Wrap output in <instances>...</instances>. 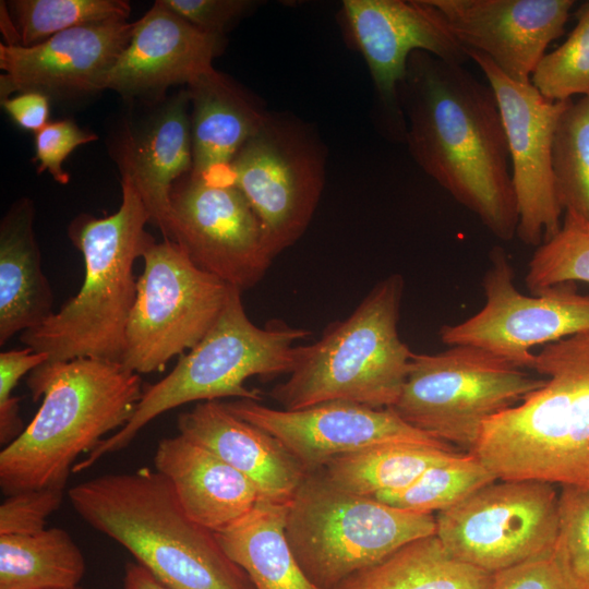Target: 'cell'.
I'll return each mask as SVG.
<instances>
[{"mask_svg": "<svg viewBox=\"0 0 589 589\" xmlns=\"http://www.w3.org/2000/svg\"><path fill=\"white\" fill-rule=\"evenodd\" d=\"M399 100L410 154L496 238L516 236L518 209L500 107L462 64L411 53Z\"/></svg>", "mask_w": 589, "mask_h": 589, "instance_id": "obj_1", "label": "cell"}, {"mask_svg": "<svg viewBox=\"0 0 589 589\" xmlns=\"http://www.w3.org/2000/svg\"><path fill=\"white\" fill-rule=\"evenodd\" d=\"M41 405L22 433L0 452V488L8 496L43 488L64 489L76 459L133 416L141 375L122 363L76 358L47 361L27 377Z\"/></svg>", "mask_w": 589, "mask_h": 589, "instance_id": "obj_2", "label": "cell"}, {"mask_svg": "<svg viewBox=\"0 0 589 589\" xmlns=\"http://www.w3.org/2000/svg\"><path fill=\"white\" fill-rule=\"evenodd\" d=\"M529 370L544 384L489 419L470 453L501 480L589 488V330L543 346Z\"/></svg>", "mask_w": 589, "mask_h": 589, "instance_id": "obj_3", "label": "cell"}, {"mask_svg": "<svg viewBox=\"0 0 589 589\" xmlns=\"http://www.w3.org/2000/svg\"><path fill=\"white\" fill-rule=\"evenodd\" d=\"M68 497L87 525L171 589H253L215 533L184 513L155 469L98 476L71 488Z\"/></svg>", "mask_w": 589, "mask_h": 589, "instance_id": "obj_4", "label": "cell"}, {"mask_svg": "<svg viewBox=\"0 0 589 589\" xmlns=\"http://www.w3.org/2000/svg\"><path fill=\"white\" fill-rule=\"evenodd\" d=\"M119 209L103 218L80 215L69 228L82 253L85 276L79 292L20 340L48 361L96 358L122 361L128 320L137 279L133 267L155 242L145 230L149 214L129 171L122 167Z\"/></svg>", "mask_w": 589, "mask_h": 589, "instance_id": "obj_5", "label": "cell"}, {"mask_svg": "<svg viewBox=\"0 0 589 589\" xmlns=\"http://www.w3.org/2000/svg\"><path fill=\"white\" fill-rule=\"evenodd\" d=\"M404 289L401 275L385 277L348 317L330 324L317 341L298 346L288 378L271 392L281 409L333 400L392 408L413 354L398 332Z\"/></svg>", "mask_w": 589, "mask_h": 589, "instance_id": "obj_6", "label": "cell"}, {"mask_svg": "<svg viewBox=\"0 0 589 589\" xmlns=\"http://www.w3.org/2000/svg\"><path fill=\"white\" fill-rule=\"evenodd\" d=\"M241 294L230 287L218 318L205 336L180 356L168 375L143 389L130 421L77 461L72 472H82L104 456L125 448L144 426L168 410L226 397L261 401V392L244 385L248 378L269 380L292 371L296 342L311 333L278 322L256 326L245 313Z\"/></svg>", "mask_w": 589, "mask_h": 589, "instance_id": "obj_7", "label": "cell"}, {"mask_svg": "<svg viewBox=\"0 0 589 589\" xmlns=\"http://www.w3.org/2000/svg\"><path fill=\"white\" fill-rule=\"evenodd\" d=\"M433 514L401 509L308 472L288 503L286 536L305 575L336 589L402 545L435 534Z\"/></svg>", "mask_w": 589, "mask_h": 589, "instance_id": "obj_8", "label": "cell"}, {"mask_svg": "<svg viewBox=\"0 0 589 589\" xmlns=\"http://www.w3.org/2000/svg\"><path fill=\"white\" fill-rule=\"evenodd\" d=\"M544 384L485 349L456 345L412 354L400 395L390 408L411 426L470 453L483 424Z\"/></svg>", "mask_w": 589, "mask_h": 589, "instance_id": "obj_9", "label": "cell"}, {"mask_svg": "<svg viewBox=\"0 0 589 589\" xmlns=\"http://www.w3.org/2000/svg\"><path fill=\"white\" fill-rule=\"evenodd\" d=\"M121 363L137 374L161 371L192 349L218 318L231 286L197 268L172 241L143 254Z\"/></svg>", "mask_w": 589, "mask_h": 589, "instance_id": "obj_10", "label": "cell"}, {"mask_svg": "<svg viewBox=\"0 0 589 589\" xmlns=\"http://www.w3.org/2000/svg\"><path fill=\"white\" fill-rule=\"evenodd\" d=\"M558 495L549 482L497 479L436 513L435 534L453 556L495 574L554 551Z\"/></svg>", "mask_w": 589, "mask_h": 589, "instance_id": "obj_11", "label": "cell"}, {"mask_svg": "<svg viewBox=\"0 0 589 589\" xmlns=\"http://www.w3.org/2000/svg\"><path fill=\"white\" fill-rule=\"evenodd\" d=\"M231 170L274 259L304 233L320 202L325 178L320 140L302 122L269 113Z\"/></svg>", "mask_w": 589, "mask_h": 589, "instance_id": "obj_12", "label": "cell"}, {"mask_svg": "<svg viewBox=\"0 0 589 589\" xmlns=\"http://www.w3.org/2000/svg\"><path fill=\"white\" fill-rule=\"evenodd\" d=\"M484 305L457 324H446L440 338L447 346L485 349L529 370L532 348L589 330V294L576 283H563L527 296L514 283V269L503 248L490 252L482 278Z\"/></svg>", "mask_w": 589, "mask_h": 589, "instance_id": "obj_13", "label": "cell"}, {"mask_svg": "<svg viewBox=\"0 0 589 589\" xmlns=\"http://www.w3.org/2000/svg\"><path fill=\"white\" fill-rule=\"evenodd\" d=\"M492 87L502 116L518 209L517 237L539 247L561 228V205L553 170V143L568 101L546 99L531 83L507 77L483 53L467 50Z\"/></svg>", "mask_w": 589, "mask_h": 589, "instance_id": "obj_14", "label": "cell"}, {"mask_svg": "<svg viewBox=\"0 0 589 589\" xmlns=\"http://www.w3.org/2000/svg\"><path fill=\"white\" fill-rule=\"evenodd\" d=\"M169 235L201 271L244 291L274 260L257 216L240 190L189 175L170 194Z\"/></svg>", "mask_w": 589, "mask_h": 589, "instance_id": "obj_15", "label": "cell"}, {"mask_svg": "<svg viewBox=\"0 0 589 589\" xmlns=\"http://www.w3.org/2000/svg\"><path fill=\"white\" fill-rule=\"evenodd\" d=\"M342 13L392 129L405 137L399 87L411 53L425 51L464 64L469 59L467 50L429 0H345Z\"/></svg>", "mask_w": 589, "mask_h": 589, "instance_id": "obj_16", "label": "cell"}, {"mask_svg": "<svg viewBox=\"0 0 589 589\" xmlns=\"http://www.w3.org/2000/svg\"><path fill=\"white\" fill-rule=\"evenodd\" d=\"M224 404L237 417L280 441L306 472L321 470L338 456L386 443L454 448L406 423L390 408H372L345 400L325 401L299 410L275 409L251 399Z\"/></svg>", "mask_w": 589, "mask_h": 589, "instance_id": "obj_17", "label": "cell"}, {"mask_svg": "<svg viewBox=\"0 0 589 589\" xmlns=\"http://www.w3.org/2000/svg\"><path fill=\"white\" fill-rule=\"evenodd\" d=\"M466 50L507 77L531 83L545 49L565 33L574 0H429Z\"/></svg>", "mask_w": 589, "mask_h": 589, "instance_id": "obj_18", "label": "cell"}, {"mask_svg": "<svg viewBox=\"0 0 589 589\" xmlns=\"http://www.w3.org/2000/svg\"><path fill=\"white\" fill-rule=\"evenodd\" d=\"M133 27L134 23L115 19L73 27L28 47L0 44L1 100L13 92L47 96L99 92Z\"/></svg>", "mask_w": 589, "mask_h": 589, "instance_id": "obj_19", "label": "cell"}, {"mask_svg": "<svg viewBox=\"0 0 589 589\" xmlns=\"http://www.w3.org/2000/svg\"><path fill=\"white\" fill-rule=\"evenodd\" d=\"M223 35L205 32L155 1L134 23L130 41L103 76L99 91L127 96L163 93L214 70Z\"/></svg>", "mask_w": 589, "mask_h": 589, "instance_id": "obj_20", "label": "cell"}, {"mask_svg": "<svg viewBox=\"0 0 589 589\" xmlns=\"http://www.w3.org/2000/svg\"><path fill=\"white\" fill-rule=\"evenodd\" d=\"M179 433L201 444L249 478L261 498L289 503L308 473L275 436L229 411L201 401L179 414Z\"/></svg>", "mask_w": 589, "mask_h": 589, "instance_id": "obj_21", "label": "cell"}, {"mask_svg": "<svg viewBox=\"0 0 589 589\" xmlns=\"http://www.w3.org/2000/svg\"><path fill=\"white\" fill-rule=\"evenodd\" d=\"M154 467L169 481L184 513L213 532L245 515L261 498L249 478L180 433L159 441Z\"/></svg>", "mask_w": 589, "mask_h": 589, "instance_id": "obj_22", "label": "cell"}, {"mask_svg": "<svg viewBox=\"0 0 589 589\" xmlns=\"http://www.w3.org/2000/svg\"><path fill=\"white\" fill-rule=\"evenodd\" d=\"M189 86L192 103V177L233 183L231 164L269 116L215 69Z\"/></svg>", "mask_w": 589, "mask_h": 589, "instance_id": "obj_23", "label": "cell"}, {"mask_svg": "<svg viewBox=\"0 0 589 589\" xmlns=\"http://www.w3.org/2000/svg\"><path fill=\"white\" fill-rule=\"evenodd\" d=\"M190 101L189 92L173 96L139 141L127 147L123 157V167L132 177L151 223L165 239L169 235L173 182L192 170Z\"/></svg>", "mask_w": 589, "mask_h": 589, "instance_id": "obj_24", "label": "cell"}, {"mask_svg": "<svg viewBox=\"0 0 589 589\" xmlns=\"http://www.w3.org/2000/svg\"><path fill=\"white\" fill-rule=\"evenodd\" d=\"M34 207L17 201L0 225V345L49 318L52 291L33 229Z\"/></svg>", "mask_w": 589, "mask_h": 589, "instance_id": "obj_25", "label": "cell"}, {"mask_svg": "<svg viewBox=\"0 0 589 589\" xmlns=\"http://www.w3.org/2000/svg\"><path fill=\"white\" fill-rule=\"evenodd\" d=\"M288 503L260 498L245 515L215 531L226 555L253 589H323L305 575L286 536Z\"/></svg>", "mask_w": 589, "mask_h": 589, "instance_id": "obj_26", "label": "cell"}, {"mask_svg": "<svg viewBox=\"0 0 589 589\" xmlns=\"http://www.w3.org/2000/svg\"><path fill=\"white\" fill-rule=\"evenodd\" d=\"M492 578L453 556L432 534L402 545L336 589H490Z\"/></svg>", "mask_w": 589, "mask_h": 589, "instance_id": "obj_27", "label": "cell"}, {"mask_svg": "<svg viewBox=\"0 0 589 589\" xmlns=\"http://www.w3.org/2000/svg\"><path fill=\"white\" fill-rule=\"evenodd\" d=\"M456 454L454 448L386 443L338 456L320 471L340 490L375 497L409 486L430 467Z\"/></svg>", "mask_w": 589, "mask_h": 589, "instance_id": "obj_28", "label": "cell"}, {"mask_svg": "<svg viewBox=\"0 0 589 589\" xmlns=\"http://www.w3.org/2000/svg\"><path fill=\"white\" fill-rule=\"evenodd\" d=\"M84 555L68 531L0 536V589H68L85 574Z\"/></svg>", "mask_w": 589, "mask_h": 589, "instance_id": "obj_29", "label": "cell"}, {"mask_svg": "<svg viewBox=\"0 0 589 589\" xmlns=\"http://www.w3.org/2000/svg\"><path fill=\"white\" fill-rule=\"evenodd\" d=\"M497 477L472 453L459 454L425 470L412 484L376 500L421 514L446 510Z\"/></svg>", "mask_w": 589, "mask_h": 589, "instance_id": "obj_30", "label": "cell"}, {"mask_svg": "<svg viewBox=\"0 0 589 589\" xmlns=\"http://www.w3.org/2000/svg\"><path fill=\"white\" fill-rule=\"evenodd\" d=\"M553 170L564 212L589 221V97L570 99L560 117Z\"/></svg>", "mask_w": 589, "mask_h": 589, "instance_id": "obj_31", "label": "cell"}, {"mask_svg": "<svg viewBox=\"0 0 589 589\" xmlns=\"http://www.w3.org/2000/svg\"><path fill=\"white\" fill-rule=\"evenodd\" d=\"M20 45H36L60 32L108 20H127L130 5L122 0H14Z\"/></svg>", "mask_w": 589, "mask_h": 589, "instance_id": "obj_32", "label": "cell"}, {"mask_svg": "<svg viewBox=\"0 0 589 589\" xmlns=\"http://www.w3.org/2000/svg\"><path fill=\"white\" fill-rule=\"evenodd\" d=\"M589 283V221L565 212L560 230L532 254L525 277L532 294L563 283Z\"/></svg>", "mask_w": 589, "mask_h": 589, "instance_id": "obj_33", "label": "cell"}, {"mask_svg": "<svg viewBox=\"0 0 589 589\" xmlns=\"http://www.w3.org/2000/svg\"><path fill=\"white\" fill-rule=\"evenodd\" d=\"M576 17L567 39L545 53L531 76V84L552 101L589 97V1L578 8Z\"/></svg>", "mask_w": 589, "mask_h": 589, "instance_id": "obj_34", "label": "cell"}, {"mask_svg": "<svg viewBox=\"0 0 589 589\" xmlns=\"http://www.w3.org/2000/svg\"><path fill=\"white\" fill-rule=\"evenodd\" d=\"M555 552L580 589H589V488L561 486Z\"/></svg>", "mask_w": 589, "mask_h": 589, "instance_id": "obj_35", "label": "cell"}, {"mask_svg": "<svg viewBox=\"0 0 589 589\" xmlns=\"http://www.w3.org/2000/svg\"><path fill=\"white\" fill-rule=\"evenodd\" d=\"M64 489L43 488L8 495L0 505V536H26L45 530L48 516L56 512Z\"/></svg>", "mask_w": 589, "mask_h": 589, "instance_id": "obj_36", "label": "cell"}, {"mask_svg": "<svg viewBox=\"0 0 589 589\" xmlns=\"http://www.w3.org/2000/svg\"><path fill=\"white\" fill-rule=\"evenodd\" d=\"M49 357L25 347L0 353V443L8 445L24 430L19 414V397L12 395L26 373L47 362Z\"/></svg>", "mask_w": 589, "mask_h": 589, "instance_id": "obj_37", "label": "cell"}, {"mask_svg": "<svg viewBox=\"0 0 589 589\" xmlns=\"http://www.w3.org/2000/svg\"><path fill=\"white\" fill-rule=\"evenodd\" d=\"M490 589H580L554 551L493 574Z\"/></svg>", "mask_w": 589, "mask_h": 589, "instance_id": "obj_38", "label": "cell"}, {"mask_svg": "<svg viewBox=\"0 0 589 589\" xmlns=\"http://www.w3.org/2000/svg\"><path fill=\"white\" fill-rule=\"evenodd\" d=\"M97 140V135L82 130L70 119L49 122L35 134V158L38 172H49L53 179L65 184L69 175L62 163L79 146Z\"/></svg>", "mask_w": 589, "mask_h": 589, "instance_id": "obj_39", "label": "cell"}, {"mask_svg": "<svg viewBox=\"0 0 589 589\" xmlns=\"http://www.w3.org/2000/svg\"><path fill=\"white\" fill-rule=\"evenodd\" d=\"M176 14L205 32L224 31L247 13L255 2L248 0H160Z\"/></svg>", "mask_w": 589, "mask_h": 589, "instance_id": "obj_40", "label": "cell"}, {"mask_svg": "<svg viewBox=\"0 0 589 589\" xmlns=\"http://www.w3.org/2000/svg\"><path fill=\"white\" fill-rule=\"evenodd\" d=\"M12 120L22 129L37 133L49 123V96L38 92L20 93L1 100Z\"/></svg>", "mask_w": 589, "mask_h": 589, "instance_id": "obj_41", "label": "cell"}, {"mask_svg": "<svg viewBox=\"0 0 589 589\" xmlns=\"http://www.w3.org/2000/svg\"><path fill=\"white\" fill-rule=\"evenodd\" d=\"M124 589H171L139 563L125 565Z\"/></svg>", "mask_w": 589, "mask_h": 589, "instance_id": "obj_42", "label": "cell"}, {"mask_svg": "<svg viewBox=\"0 0 589 589\" xmlns=\"http://www.w3.org/2000/svg\"><path fill=\"white\" fill-rule=\"evenodd\" d=\"M68 589H84V588H82V587H80V586H76V587H74V588H68Z\"/></svg>", "mask_w": 589, "mask_h": 589, "instance_id": "obj_43", "label": "cell"}]
</instances>
